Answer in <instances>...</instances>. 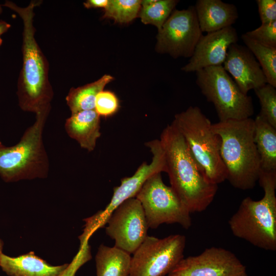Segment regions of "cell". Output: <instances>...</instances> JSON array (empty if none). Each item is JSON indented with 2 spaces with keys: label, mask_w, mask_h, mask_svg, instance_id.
<instances>
[{
  "label": "cell",
  "mask_w": 276,
  "mask_h": 276,
  "mask_svg": "<svg viewBox=\"0 0 276 276\" xmlns=\"http://www.w3.org/2000/svg\"><path fill=\"white\" fill-rule=\"evenodd\" d=\"M11 27V25L7 22L0 20V37L6 32Z\"/></svg>",
  "instance_id": "obj_30"
},
{
  "label": "cell",
  "mask_w": 276,
  "mask_h": 276,
  "mask_svg": "<svg viewBox=\"0 0 276 276\" xmlns=\"http://www.w3.org/2000/svg\"><path fill=\"white\" fill-rule=\"evenodd\" d=\"M41 1H32L25 7L9 1L3 6L15 12L22 20V66L17 83L18 105L25 111L49 115L53 91L49 79V63L38 44L33 25L34 8Z\"/></svg>",
  "instance_id": "obj_1"
},
{
  "label": "cell",
  "mask_w": 276,
  "mask_h": 276,
  "mask_svg": "<svg viewBox=\"0 0 276 276\" xmlns=\"http://www.w3.org/2000/svg\"><path fill=\"white\" fill-rule=\"evenodd\" d=\"M258 181L264 192L262 199L250 197L241 201L228 224L233 234L266 250H276V172L260 171Z\"/></svg>",
  "instance_id": "obj_4"
},
{
  "label": "cell",
  "mask_w": 276,
  "mask_h": 276,
  "mask_svg": "<svg viewBox=\"0 0 276 276\" xmlns=\"http://www.w3.org/2000/svg\"><path fill=\"white\" fill-rule=\"evenodd\" d=\"M64 128L81 148L92 151L101 136L100 117L95 109L73 113L66 120Z\"/></svg>",
  "instance_id": "obj_18"
},
{
  "label": "cell",
  "mask_w": 276,
  "mask_h": 276,
  "mask_svg": "<svg viewBox=\"0 0 276 276\" xmlns=\"http://www.w3.org/2000/svg\"><path fill=\"white\" fill-rule=\"evenodd\" d=\"M119 101L116 95L109 90H102L96 98L95 110L100 117H108L117 112Z\"/></svg>",
  "instance_id": "obj_26"
},
{
  "label": "cell",
  "mask_w": 276,
  "mask_h": 276,
  "mask_svg": "<svg viewBox=\"0 0 276 276\" xmlns=\"http://www.w3.org/2000/svg\"><path fill=\"white\" fill-rule=\"evenodd\" d=\"M49 115L36 116L19 142L0 147V176L6 182L45 178L49 161L43 141V131Z\"/></svg>",
  "instance_id": "obj_6"
},
{
  "label": "cell",
  "mask_w": 276,
  "mask_h": 276,
  "mask_svg": "<svg viewBox=\"0 0 276 276\" xmlns=\"http://www.w3.org/2000/svg\"><path fill=\"white\" fill-rule=\"evenodd\" d=\"M221 139L220 155L227 179L235 188L251 189L261 171L260 156L254 140V120H230L212 124Z\"/></svg>",
  "instance_id": "obj_3"
},
{
  "label": "cell",
  "mask_w": 276,
  "mask_h": 276,
  "mask_svg": "<svg viewBox=\"0 0 276 276\" xmlns=\"http://www.w3.org/2000/svg\"><path fill=\"white\" fill-rule=\"evenodd\" d=\"M105 228L106 234L114 240V246L133 254L145 240L148 226L144 211L135 197L129 198L110 215Z\"/></svg>",
  "instance_id": "obj_12"
},
{
  "label": "cell",
  "mask_w": 276,
  "mask_h": 276,
  "mask_svg": "<svg viewBox=\"0 0 276 276\" xmlns=\"http://www.w3.org/2000/svg\"><path fill=\"white\" fill-rule=\"evenodd\" d=\"M159 140L170 187L190 213L204 211L213 201L218 185L206 179L172 122L163 129Z\"/></svg>",
  "instance_id": "obj_2"
},
{
  "label": "cell",
  "mask_w": 276,
  "mask_h": 276,
  "mask_svg": "<svg viewBox=\"0 0 276 276\" xmlns=\"http://www.w3.org/2000/svg\"><path fill=\"white\" fill-rule=\"evenodd\" d=\"M222 66L245 94L267 83L261 66L252 53L246 46L237 42L229 47Z\"/></svg>",
  "instance_id": "obj_15"
},
{
  "label": "cell",
  "mask_w": 276,
  "mask_h": 276,
  "mask_svg": "<svg viewBox=\"0 0 276 276\" xmlns=\"http://www.w3.org/2000/svg\"><path fill=\"white\" fill-rule=\"evenodd\" d=\"M113 80V77L111 75H104L93 82L71 88L65 98L71 113L95 109L97 94L104 90L105 86Z\"/></svg>",
  "instance_id": "obj_21"
},
{
  "label": "cell",
  "mask_w": 276,
  "mask_h": 276,
  "mask_svg": "<svg viewBox=\"0 0 276 276\" xmlns=\"http://www.w3.org/2000/svg\"><path fill=\"white\" fill-rule=\"evenodd\" d=\"M238 41L237 32L233 26L203 35L181 70L196 72L205 67L222 65L229 47Z\"/></svg>",
  "instance_id": "obj_14"
},
{
  "label": "cell",
  "mask_w": 276,
  "mask_h": 276,
  "mask_svg": "<svg viewBox=\"0 0 276 276\" xmlns=\"http://www.w3.org/2000/svg\"><path fill=\"white\" fill-rule=\"evenodd\" d=\"M3 146H4L2 143H1V141H0V147H2Z\"/></svg>",
  "instance_id": "obj_34"
},
{
  "label": "cell",
  "mask_w": 276,
  "mask_h": 276,
  "mask_svg": "<svg viewBox=\"0 0 276 276\" xmlns=\"http://www.w3.org/2000/svg\"><path fill=\"white\" fill-rule=\"evenodd\" d=\"M141 8L140 0H109L103 18H111L118 23H128L137 17Z\"/></svg>",
  "instance_id": "obj_24"
},
{
  "label": "cell",
  "mask_w": 276,
  "mask_h": 276,
  "mask_svg": "<svg viewBox=\"0 0 276 276\" xmlns=\"http://www.w3.org/2000/svg\"><path fill=\"white\" fill-rule=\"evenodd\" d=\"M194 6L202 33H211L232 26L238 18L236 6L221 0H197Z\"/></svg>",
  "instance_id": "obj_17"
},
{
  "label": "cell",
  "mask_w": 276,
  "mask_h": 276,
  "mask_svg": "<svg viewBox=\"0 0 276 276\" xmlns=\"http://www.w3.org/2000/svg\"><path fill=\"white\" fill-rule=\"evenodd\" d=\"M95 260L97 276H129L131 257L122 249L101 244Z\"/></svg>",
  "instance_id": "obj_20"
},
{
  "label": "cell",
  "mask_w": 276,
  "mask_h": 276,
  "mask_svg": "<svg viewBox=\"0 0 276 276\" xmlns=\"http://www.w3.org/2000/svg\"><path fill=\"white\" fill-rule=\"evenodd\" d=\"M254 140L261 171L276 172V128L259 114L254 120Z\"/></svg>",
  "instance_id": "obj_19"
},
{
  "label": "cell",
  "mask_w": 276,
  "mask_h": 276,
  "mask_svg": "<svg viewBox=\"0 0 276 276\" xmlns=\"http://www.w3.org/2000/svg\"><path fill=\"white\" fill-rule=\"evenodd\" d=\"M186 237L179 234L163 239L147 236L133 253L129 276H165L183 258Z\"/></svg>",
  "instance_id": "obj_9"
},
{
  "label": "cell",
  "mask_w": 276,
  "mask_h": 276,
  "mask_svg": "<svg viewBox=\"0 0 276 276\" xmlns=\"http://www.w3.org/2000/svg\"><path fill=\"white\" fill-rule=\"evenodd\" d=\"M178 2L177 0H155L149 6L141 7L139 16L143 24L154 25L158 31Z\"/></svg>",
  "instance_id": "obj_23"
},
{
  "label": "cell",
  "mask_w": 276,
  "mask_h": 276,
  "mask_svg": "<svg viewBox=\"0 0 276 276\" xmlns=\"http://www.w3.org/2000/svg\"><path fill=\"white\" fill-rule=\"evenodd\" d=\"M245 34L263 45L276 48V21L261 25Z\"/></svg>",
  "instance_id": "obj_27"
},
{
  "label": "cell",
  "mask_w": 276,
  "mask_h": 276,
  "mask_svg": "<svg viewBox=\"0 0 276 276\" xmlns=\"http://www.w3.org/2000/svg\"><path fill=\"white\" fill-rule=\"evenodd\" d=\"M3 241L0 239V257L3 254Z\"/></svg>",
  "instance_id": "obj_31"
},
{
  "label": "cell",
  "mask_w": 276,
  "mask_h": 276,
  "mask_svg": "<svg viewBox=\"0 0 276 276\" xmlns=\"http://www.w3.org/2000/svg\"><path fill=\"white\" fill-rule=\"evenodd\" d=\"M145 145L152 154L151 162H143L131 176L121 179L120 185L113 188L112 198L105 209L85 220V231L88 234L90 235L98 228L103 227L114 210L126 200L135 197L150 176L157 173L166 172L165 157L159 140L147 142Z\"/></svg>",
  "instance_id": "obj_10"
},
{
  "label": "cell",
  "mask_w": 276,
  "mask_h": 276,
  "mask_svg": "<svg viewBox=\"0 0 276 276\" xmlns=\"http://www.w3.org/2000/svg\"><path fill=\"white\" fill-rule=\"evenodd\" d=\"M68 264L53 266L34 252L12 257L2 254L0 267L9 276H64Z\"/></svg>",
  "instance_id": "obj_16"
},
{
  "label": "cell",
  "mask_w": 276,
  "mask_h": 276,
  "mask_svg": "<svg viewBox=\"0 0 276 276\" xmlns=\"http://www.w3.org/2000/svg\"><path fill=\"white\" fill-rule=\"evenodd\" d=\"M259 100L261 110L259 114L276 128V89L267 83L254 90Z\"/></svg>",
  "instance_id": "obj_25"
},
{
  "label": "cell",
  "mask_w": 276,
  "mask_h": 276,
  "mask_svg": "<svg viewBox=\"0 0 276 276\" xmlns=\"http://www.w3.org/2000/svg\"><path fill=\"white\" fill-rule=\"evenodd\" d=\"M3 43V39H2L1 37H0V46L2 45Z\"/></svg>",
  "instance_id": "obj_32"
},
{
  "label": "cell",
  "mask_w": 276,
  "mask_h": 276,
  "mask_svg": "<svg viewBox=\"0 0 276 276\" xmlns=\"http://www.w3.org/2000/svg\"><path fill=\"white\" fill-rule=\"evenodd\" d=\"M167 276H248L236 255L221 247L205 249L200 255L182 258Z\"/></svg>",
  "instance_id": "obj_13"
},
{
  "label": "cell",
  "mask_w": 276,
  "mask_h": 276,
  "mask_svg": "<svg viewBox=\"0 0 276 276\" xmlns=\"http://www.w3.org/2000/svg\"><path fill=\"white\" fill-rule=\"evenodd\" d=\"M109 0H87L83 3L84 6L87 8H106L108 6Z\"/></svg>",
  "instance_id": "obj_29"
},
{
  "label": "cell",
  "mask_w": 276,
  "mask_h": 276,
  "mask_svg": "<svg viewBox=\"0 0 276 276\" xmlns=\"http://www.w3.org/2000/svg\"><path fill=\"white\" fill-rule=\"evenodd\" d=\"M241 39L260 65L267 83L276 88V48L260 44L245 34Z\"/></svg>",
  "instance_id": "obj_22"
},
{
  "label": "cell",
  "mask_w": 276,
  "mask_h": 276,
  "mask_svg": "<svg viewBox=\"0 0 276 276\" xmlns=\"http://www.w3.org/2000/svg\"><path fill=\"white\" fill-rule=\"evenodd\" d=\"M3 10L2 8V6L0 5V14L2 13Z\"/></svg>",
  "instance_id": "obj_33"
},
{
  "label": "cell",
  "mask_w": 276,
  "mask_h": 276,
  "mask_svg": "<svg viewBox=\"0 0 276 276\" xmlns=\"http://www.w3.org/2000/svg\"><path fill=\"white\" fill-rule=\"evenodd\" d=\"M196 75V84L213 104L219 121L243 120L253 115L251 97L240 90L222 65L204 68Z\"/></svg>",
  "instance_id": "obj_7"
},
{
  "label": "cell",
  "mask_w": 276,
  "mask_h": 276,
  "mask_svg": "<svg viewBox=\"0 0 276 276\" xmlns=\"http://www.w3.org/2000/svg\"><path fill=\"white\" fill-rule=\"evenodd\" d=\"M256 2L262 24L276 21L275 0H257Z\"/></svg>",
  "instance_id": "obj_28"
},
{
  "label": "cell",
  "mask_w": 276,
  "mask_h": 276,
  "mask_svg": "<svg viewBox=\"0 0 276 276\" xmlns=\"http://www.w3.org/2000/svg\"><path fill=\"white\" fill-rule=\"evenodd\" d=\"M135 197L142 205L149 228L178 223L188 229L192 225L191 213L172 188L164 183L161 173L150 176Z\"/></svg>",
  "instance_id": "obj_8"
},
{
  "label": "cell",
  "mask_w": 276,
  "mask_h": 276,
  "mask_svg": "<svg viewBox=\"0 0 276 276\" xmlns=\"http://www.w3.org/2000/svg\"><path fill=\"white\" fill-rule=\"evenodd\" d=\"M202 35L194 6L174 10L158 31L155 50L174 58H190Z\"/></svg>",
  "instance_id": "obj_11"
},
{
  "label": "cell",
  "mask_w": 276,
  "mask_h": 276,
  "mask_svg": "<svg viewBox=\"0 0 276 276\" xmlns=\"http://www.w3.org/2000/svg\"><path fill=\"white\" fill-rule=\"evenodd\" d=\"M172 123L206 179L217 185L226 180L227 172L220 155V137L201 109L190 106L176 114Z\"/></svg>",
  "instance_id": "obj_5"
}]
</instances>
